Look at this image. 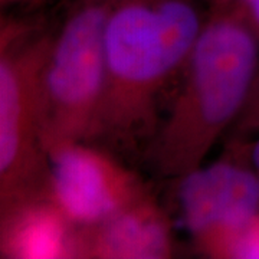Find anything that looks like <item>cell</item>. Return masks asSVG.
I'll return each mask as SVG.
<instances>
[{"instance_id":"2","label":"cell","mask_w":259,"mask_h":259,"mask_svg":"<svg viewBox=\"0 0 259 259\" xmlns=\"http://www.w3.org/2000/svg\"><path fill=\"white\" fill-rule=\"evenodd\" d=\"M259 68V37L235 6L214 9L141 161L176 180L203 164L245 108Z\"/></svg>"},{"instance_id":"7","label":"cell","mask_w":259,"mask_h":259,"mask_svg":"<svg viewBox=\"0 0 259 259\" xmlns=\"http://www.w3.org/2000/svg\"><path fill=\"white\" fill-rule=\"evenodd\" d=\"M173 252L171 219L151 192L104 222L76 228V258L163 259Z\"/></svg>"},{"instance_id":"8","label":"cell","mask_w":259,"mask_h":259,"mask_svg":"<svg viewBox=\"0 0 259 259\" xmlns=\"http://www.w3.org/2000/svg\"><path fill=\"white\" fill-rule=\"evenodd\" d=\"M3 258H76V226L49 197L0 214Z\"/></svg>"},{"instance_id":"10","label":"cell","mask_w":259,"mask_h":259,"mask_svg":"<svg viewBox=\"0 0 259 259\" xmlns=\"http://www.w3.org/2000/svg\"><path fill=\"white\" fill-rule=\"evenodd\" d=\"M235 8L259 37V0H238Z\"/></svg>"},{"instance_id":"11","label":"cell","mask_w":259,"mask_h":259,"mask_svg":"<svg viewBox=\"0 0 259 259\" xmlns=\"http://www.w3.org/2000/svg\"><path fill=\"white\" fill-rule=\"evenodd\" d=\"M258 137L256 140L249 146V154H250V161H252V166L255 168V173L258 176L259 182V133L256 134Z\"/></svg>"},{"instance_id":"3","label":"cell","mask_w":259,"mask_h":259,"mask_svg":"<svg viewBox=\"0 0 259 259\" xmlns=\"http://www.w3.org/2000/svg\"><path fill=\"white\" fill-rule=\"evenodd\" d=\"M51 28L3 22L0 33V214L49 197L42 74Z\"/></svg>"},{"instance_id":"9","label":"cell","mask_w":259,"mask_h":259,"mask_svg":"<svg viewBox=\"0 0 259 259\" xmlns=\"http://www.w3.org/2000/svg\"><path fill=\"white\" fill-rule=\"evenodd\" d=\"M259 133V68L245 108L228 133V139L248 140Z\"/></svg>"},{"instance_id":"4","label":"cell","mask_w":259,"mask_h":259,"mask_svg":"<svg viewBox=\"0 0 259 259\" xmlns=\"http://www.w3.org/2000/svg\"><path fill=\"white\" fill-rule=\"evenodd\" d=\"M112 0H79L51 28L42 74L45 150L87 141L104 91L105 26Z\"/></svg>"},{"instance_id":"6","label":"cell","mask_w":259,"mask_h":259,"mask_svg":"<svg viewBox=\"0 0 259 259\" xmlns=\"http://www.w3.org/2000/svg\"><path fill=\"white\" fill-rule=\"evenodd\" d=\"M49 199L76 228L104 222L151 190L120 156L88 141L48 150Z\"/></svg>"},{"instance_id":"12","label":"cell","mask_w":259,"mask_h":259,"mask_svg":"<svg viewBox=\"0 0 259 259\" xmlns=\"http://www.w3.org/2000/svg\"><path fill=\"white\" fill-rule=\"evenodd\" d=\"M214 2V9H221V8H231L238 3V0H213Z\"/></svg>"},{"instance_id":"5","label":"cell","mask_w":259,"mask_h":259,"mask_svg":"<svg viewBox=\"0 0 259 259\" xmlns=\"http://www.w3.org/2000/svg\"><path fill=\"white\" fill-rule=\"evenodd\" d=\"M171 182L179 219L196 248L231 258L235 241L259 214V182L246 140L229 139L212 164Z\"/></svg>"},{"instance_id":"1","label":"cell","mask_w":259,"mask_h":259,"mask_svg":"<svg viewBox=\"0 0 259 259\" xmlns=\"http://www.w3.org/2000/svg\"><path fill=\"white\" fill-rule=\"evenodd\" d=\"M204 22L192 0H112L104 91L88 143L141 160Z\"/></svg>"}]
</instances>
